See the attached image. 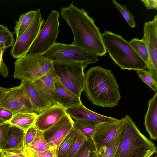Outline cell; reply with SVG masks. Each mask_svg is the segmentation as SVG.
Listing matches in <instances>:
<instances>
[{
	"mask_svg": "<svg viewBox=\"0 0 157 157\" xmlns=\"http://www.w3.org/2000/svg\"><path fill=\"white\" fill-rule=\"evenodd\" d=\"M85 74L84 92L93 104L109 108L118 105L121 95L115 77L111 70L98 66L90 68Z\"/></svg>",
	"mask_w": 157,
	"mask_h": 157,
	"instance_id": "7a4b0ae2",
	"label": "cell"
},
{
	"mask_svg": "<svg viewBox=\"0 0 157 157\" xmlns=\"http://www.w3.org/2000/svg\"><path fill=\"white\" fill-rule=\"evenodd\" d=\"M0 107L9 111L13 115L20 112H35L24 89L21 84L9 88L0 86Z\"/></svg>",
	"mask_w": 157,
	"mask_h": 157,
	"instance_id": "ba28073f",
	"label": "cell"
},
{
	"mask_svg": "<svg viewBox=\"0 0 157 157\" xmlns=\"http://www.w3.org/2000/svg\"><path fill=\"white\" fill-rule=\"evenodd\" d=\"M97 151L92 138L88 137L75 157H94Z\"/></svg>",
	"mask_w": 157,
	"mask_h": 157,
	"instance_id": "83f0119b",
	"label": "cell"
},
{
	"mask_svg": "<svg viewBox=\"0 0 157 157\" xmlns=\"http://www.w3.org/2000/svg\"><path fill=\"white\" fill-rule=\"evenodd\" d=\"M10 126V124L0 120V151L5 144Z\"/></svg>",
	"mask_w": 157,
	"mask_h": 157,
	"instance_id": "836d02e7",
	"label": "cell"
},
{
	"mask_svg": "<svg viewBox=\"0 0 157 157\" xmlns=\"http://www.w3.org/2000/svg\"><path fill=\"white\" fill-rule=\"evenodd\" d=\"M102 36L109 57L121 69L137 70L147 68L146 63L121 36L108 30L105 31Z\"/></svg>",
	"mask_w": 157,
	"mask_h": 157,
	"instance_id": "277c9868",
	"label": "cell"
},
{
	"mask_svg": "<svg viewBox=\"0 0 157 157\" xmlns=\"http://www.w3.org/2000/svg\"><path fill=\"white\" fill-rule=\"evenodd\" d=\"M129 43L136 53L146 63L147 67L149 63V55L145 43L142 39L133 38Z\"/></svg>",
	"mask_w": 157,
	"mask_h": 157,
	"instance_id": "cb8c5ba5",
	"label": "cell"
},
{
	"mask_svg": "<svg viewBox=\"0 0 157 157\" xmlns=\"http://www.w3.org/2000/svg\"><path fill=\"white\" fill-rule=\"evenodd\" d=\"M21 84L24 89L35 112L40 113L52 105L36 87L33 82L22 81Z\"/></svg>",
	"mask_w": 157,
	"mask_h": 157,
	"instance_id": "e0dca14e",
	"label": "cell"
},
{
	"mask_svg": "<svg viewBox=\"0 0 157 157\" xmlns=\"http://www.w3.org/2000/svg\"><path fill=\"white\" fill-rule=\"evenodd\" d=\"M66 113L76 121H84L101 123L115 121L118 119L97 113L86 108L82 103L66 109Z\"/></svg>",
	"mask_w": 157,
	"mask_h": 157,
	"instance_id": "9a60e30c",
	"label": "cell"
},
{
	"mask_svg": "<svg viewBox=\"0 0 157 157\" xmlns=\"http://www.w3.org/2000/svg\"><path fill=\"white\" fill-rule=\"evenodd\" d=\"M44 23L40 9L39 8L36 10L34 17L29 27L12 46L10 52L13 58L17 59L27 54Z\"/></svg>",
	"mask_w": 157,
	"mask_h": 157,
	"instance_id": "30bf717a",
	"label": "cell"
},
{
	"mask_svg": "<svg viewBox=\"0 0 157 157\" xmlns=\"http://www.w3.org/2000/svg\"><path fill=\"white\" fill-rule=\"evenodd\" d=\"M141 1L147 9H155L157 10V0H142Z\"/></svg>",
	"mask_w": 157,
	"mask_h": 157,
	"instance_id": "f35d334b",
	"label": "cell"
},
{
	"mask_svg": "<svg viewBox=\"0 0 157 157\" xmlns=\"http://www.w3.org/2000/svg\"><path fill=\"white\" fill-rule=\"evenodd\" d=\"M112 3L121 13L128 25L132 28H135L136 24L134 17L127 9L126 6L120 4L115 0H113Z\"/></svg>",
	"mask_w": 157,
	"mask_h": 157,
	"instance_id": "1f68e13d",
	"label": "cell"
},
{
	"mask_svg": "<svg viewBox=\"0 0 157 157\" xmlns=\"http://www.w3.org/2000/svg\"><path fill=\"white\" fill-rule=\"evenodd\" d=\"M153 155H152L151 156H150V157H153ZM156 157V156H155V157Z\"/></svg>",
	"mask_w": 157,
	"mask_h": 157,
	"instance_id": "b9f144b4",
	"label": "cell"
},
{
	"mask_svg": "<svg viewBox=\"0 0 157 157\" xmlns=\"http://www.w3.org/2000/svg\"><path fill=\"white\" fill-rule=\"evenodd\" d=\"M77 132L74 125L59 147L58 157H67L75 141Z\"/></svg>",
	"mask_w": 157,
	"mask_h": 157,
	"instance_id": "7402d4cb",
	"label": "cell"
},
{
	"mask_svg": "<svg viewBox=\"0 0 157 157\" xmlns=\"http://www.w3.org/2000/svg\"><path fill=\"white\" fill-rule=\"evenodd\" d=\"M103 151H97L94 157H103Z\"/></svg>",
	"mask_w": 157,
	"mask_h": 157,
	"instance_id": "ab89813d",
	"label": "cell"
},
{
	"mask_svg": "<svg viewBox=\"0 0 157 157\" xmlns=\"http://www.w3.org/2000/svg\"><path fill=\"white\" fill-rule=\"evenodd\" d=\"M38 115L36 112L18 113L4 122L20 129L25 133L29 128L34 126Z\"/></svg>",
	"mask_w": 157,
	"mask_h": 157,
	"instance_id": "ffe728a7",
	"label": "cell"
},
{
	"mask_svg": "<svg viewBox=\"0 0 157 157\" xmlns=\"http://www.w3.org/2000/svg\"><path fill=\"white\" fill-rule=\"evenodd\" d=\"M122 136L123 130L107 145L103 152V157H116Z\"/></svg>",
	"mask_w": 157,
	"mask_h": 157,
	"instance_id": "f1b7e54d",
	"label": "cell"
},
{
	"mask_svg": "<svg viewBox=\"0 0 157 157\" xmlns=\"http://www.w3.org/2000/svg\"><path fill=\"white\" fill-rule=\"evenodd\" d=\"M6 48H0V74L5 77L8 75L9 70L3 59V55Z\"/></svg>",
	"mask_w": 157,
	"mask_h": 157,
	"instance_id": "8d00e7d4",
	"label": "cell"
},
{
	"mask_svg": "<svg viewBox=\"0 0 157 157\" xmlns=\"http://www.w3.org/2000/svg\"><path fill=\"white\" fill-rule=\"evenodd\" d=\"M37 132V129L34 127L29 128L25 133L24 148L28 147L33 140Z\"/></svg>",
	"mask_w": 157,
	"mask_h": 157,
	"instance_id": "e575fe53",
	"label": "cell"
},
{
	"mask_svg": "<svg viewBox=\"0 0 157 157\" xmlns=\"http://www.w3.org/2000/svg\"><path fill=\"white\" fill-rule=\"evenodd\" d=\"M24 135L25 132L23 130L10 125L2 150H18L24 148Z\"/></svg>",
	"mask_w": 157,
	"mask_h": 157,
	"instance_id": "44dd1931",
	"label": "cell"
},
{
	"mask_svg": "<svg viewBox=\"0 0 157 157\" xmlns=\"http://www.w3.org/2000/svg\"><path fill=\"white\" fill-rule=\"evenodd\" d=\"M144 124L151 139L156 141L157 139V92L148 101Z\"/></svg>",
	"mask_w": 157,
	"mask_h": 157,
	"instance_id": "ac0fdd59",
	"label": "cell"
},
{
	"mask_svg": "<svg viewBox=\"0 0 157 157\" xmlns=\"http://www.w3.org/2000/svg\"><path fill=\"white\" fill-rule=\"evenodd\" d=\"M41 55L52 63H78L84 68L99 60L96 55L80 47L56 42Z\"/></svg>",
	"mask_w": 157,
	"mask_h": 157,
	"instance_id": "5b68a950",
	"label": "cell"
},
{
	"mask_svg": "<svg viewBox=\"0 0 157 157\" xmlns=\"http://www.w3.org/2000/svg\"><path fill=\"white\" fill-rule=\"evenodd\" d=\"M14 37L12 33L7 28L0 24V48L12 47L14 43Z\"/></svg>",
	"mask_w": 157,
	"mask_h": 157,
	"instance_id": "f546056e",
	"label": "cell"
},
{
	"mask_svg": "<svg viewBox=\"0 0 157 157\" xmlns=\"http://www.w3.org/2000/svg\"><path fill=\"white\" fill-rule=\"evenodd\" d=\"M13 115V114L9 111L0 107V120L4 121H7L11 118Z\"/></svg>",
	"mask_w": 157,
	"mask_h": 157,
	"instance_id": "74e56055",
	"label": "cell"
},
{
	"mask_svg": "<svg viewBox=\"0 0 157 157\" xmlns=\"http://www.w3.org/2000/svg\"><path fill=\"white\" fill-rule=\"evenodd\" d=\"M148 50L149 63L147 69L157 80V15L151 21L146 22L142 39Z\"/></svg>",
	"mask_w": 157,
	"mask_h": 157,
	"instance_id": "7c38bea8",
	"label": "cell"
},
{
	"mask_svg": "<svg viewBox=\"0 0 157 157\" xmlns=\"http://www.w3.org/2000/svg\"><path fill=\"white\" fill-rule=\"evenodd\" d=\"M58 149L56 146L52 147L45 151L37 152L26 147L23 151L26 157H58Z\"/></svg>",
	"mask_w": 157,
	"mask_h": 157,
	"instance_id": "484cf974",
	"label": "cell"
},
{
	"mask_svg": "<svg viewBox=\"0 0 157 157\" xmlns=\"http://www.w3.org/2000/svg\"><path fill=\"white\" fill-rule=\"evenodd\" d=\"M124 122L123 118L116 121L97 124L92 137L97 151L105 150L107 145L122 132Z\"/></svg>",
	"mask_w": 157,
	"mask_h": 157,
	"instance_id": "8fae6325",
	"label": "cell"
},
{
	"mask_svg": "<svg viewBox=\"0 0 157 157\" xmlns=\"http://www.w3.org/2000/svg\"><path fill=\"white\" fill-rule=\"evenodd\" d=\"M124 118L123 136L116 157H150L156 153L155 144L140 132L130 116Z\"/></svg>",
	"mask_w": 157,
	"mask_h": 157,
	"instance_id": "3957f363",
	"label": "cell"
},
{
	"mask_svg": "<svg viewBox=\"0 0 157 157\" xmlns=\"http://www.w3.org/2000/svg\"><path fill=\"white\" fill-rule=\"evenodd\" d=\"M60 14L72 32V44L80 47L97 56H102L107 51L102 34L94 20L82 8H79L72 2L68 6L61 7Z\"/></svg>",
	"mask_w": 157,
	"mask_h": 157,
	"instance_id": "6da1fadb",
	"label": "cell"
},
{
	"mask_svg": "<svg viewBox=\"0 0 157 157\" xmlns=\"http://www.w3.org/2000/svg\"><path fill=\"white\" fill-rule=\"evenodd\" d=\"M36 13V10H31L21 14L18 21L16 22L14 27L16 34V40L29 27L32 22Z\"/></svg>",
	"mask_w": 157,
	"mask_h": 157,
	"instance_id": "603a6c76",
	"label": "cell"
},
{
	"mask_svg": "<svg viewBox=\"0 0 157 157\" xmlns=\"http://www.w3.org/2000/svg\"><path fill=\"white\" fill-rule=\"evenodd\" d=\"M28 147L35 151L41 152L48 149L50 147L45 140L43 132L37 129L36 135L32 142Z\"/></svg>",
	"mask_w": 157,
	"mask_h": 157,
	"instance_id": "4316f807",
	"label": "cell"
},
{
	"mask_svg": "<svg viewBox=\"0 0 157 157\" xmlns=\"http://www.w3.org/2000/svg\"><path fill=\"white\" fill-rule=\"evenodd\" d=\"M14 65V78L21 81L33 82L51 69L53 63L40 54L29 53L17 58Z\"/></svg>",
	"mask_w": 157,
	"mask_h": 157,
	"instance_id": "8992f818",
	"label": "cell"
},
{
	"mask_svg": "<svg viewBox=\"0 0 157 157\" xmlns=\"http://www.w3.org/2000/svg\"><path fill=\"white\" fill-rule=\"evenodd\" d=\"M99 123L93 121H74V125L79 131L87 137L92 138L96 127Z\"/></svg>",
	"mask_w": 157,
	"mask_h": 157,
	"instance_id": "d4e9b609",
	"label": "cell"
},
{
	"mask_svg": "<svg viewBox=\"0 0 157 157\" xmlns=\"http://www.w3.org/2000/svg\"><path fill=\"white\" fill-rule=\"evenodd\" d=\"M56 76L53 68L40 78L33 82L52 105L58 104L55 82Z\"/></svg>",
	"mask_w": 157,
	"mask_h": 157,
	"instance_id": "2e32d148",
	"label": "cell"
},
{
	"mask_svg": "<svg viewBox=\"0 0 157 157\" xmlns=\"http://www.w3.org/2000/svg\"><path fill=\"white\" fill-rule=\"evenodd\" d=\"M74 125V121L66 113L53 125L43 132L45 140L50 147H59Z\"/></svg>",
	"mask_w": 157,
	"mask_h": 157,
	"instance_id": "4fadbf2b",
	"label": "cell"
},
{
	"mask_svg": "<svg viewBox=\"0 0 157 157\" xmlns=\"http://www.w3.org/2000/svg\"><path fill=\"white\" fill-rule=\"evenodd\" d=\"M139 77L154 91L157 92V80L148 71L145 70H136Z\"/></svg>",
	"mask_w": 157,
	"mask_h": 157,
	"instance_id": "4dcf8cb0",
	"label": "cell"
},
{
	"mask_svg": "<svg viewBox=\"0 0 157 157\" xmlns=\"http://www.w3.org/2000/svg\"><path fill=\"white\" fill-rule=\"evenodd\" d=\"M53 68L56 77L66 88L80 98L84 90L85 74V69L78 63L66 64L53 63Z\"/></svg>",
	"mask_w": 157,
	"mask_h": 157,
	"instance_id": "52a82bcc",
	"label": "cell"
},
{
	"mask_svg": "<svg viewBox=\"0 0 157 157\" xmlns=\"http://www.w3.org/2000/svg\"><path fill=\"white\" fill-rule=\"evenodd\" d=\"M0 157H4L1 151H0Z\"/></svg>",
	"mask_w": 157,
	"mask_h": 157,
	"instance_id": "60d3db41",
	"label": "cell"
},
{
	"mask_svg": "<svg viewBox=\"0 0 157 157\" xmlns=\"http://www.w3.org/2000/svg\"><path fill=\"white\" fill-rule=\"evenodd\" d=\"M23 148L18 150H2L0 151L4 157H26L24 152Z\"/></svg>",
	"mask_w": 157,
	"mask_h": 157,
	"instance_id": "d590c367",
	"label": "cell"
},
{
	"mask_svg": "<svg viewBox=\"0 0 157 157\" xmlns=\"http://www.w3.org/2000/svg\"><path fill=\"white\" fill-rule=\"evenodd\" d=\"M77 130L75 141L67 157H75L83 144L88 138L77 129Z\"/></svg>",
	"mask_w": 157,
	"mask_h": 157,
	"instance_id": "d6a6232c",
	"label": "cell"
},
{
	"mask_svg": "<svg viewBox=\"0 0 157 157\" xmlns=\"http://www.w3.org/2000/svg\"><path fill=\"white\" fill-rule=\"evenodd\" d=\"M59 16L56 10H52L32 44L29 54H42L55 43L59 32Z\"/></svg>",
	"mask_w": 157,
	"mask_h": 157,
	"instance_id": "9c48e42d",
	"label": "cell"
},
{
	"mask_svg": "<svg viewBox=\"0 0 157 157\" xmlns=\"http://www.w3.org/2000/svg\"><path fill=\"white\" fill-rule=\"evenodd\" d=\"M66 113V109L61 105H52L38 114L34 126L43 132L56 124Z\"/></svg>",
	"mask_w": 157,
	"mask_h": 157,
	"instance_id": "5bb4252c",
	"label": "cell"
},
{
	"mask_svg": "<svg viewBox=\"0 0 157 157\" xmlns=\"http://www.w3.org/2000/svg\"><path fill=\"white\" fill-rule=\"evenodd\" d=\"M55 86L58 104L66 109L82 104L80 98L64 86L56 77Z\"/></svg>",
	"mask_w": 157,
	"mask_h": 157,
	"instance_id": "d6986e66",
	"label": "cell"
}]
</instances>
